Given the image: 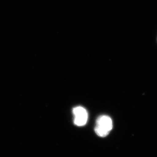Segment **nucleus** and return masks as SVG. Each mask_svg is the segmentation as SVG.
I'll use <instances>...</instances> for the list:
<instances>
[{
	"instance_id": "nucleus-1",
	"label": "nucleus",
	"mask_w": 157,
	"mask_h": 157,
	"mask_svg": "<svg viewBox=\"0 0 157 157\" xmlns=\"http://www.w3.org/2000/svg\"><path fill=\"white\" fill-rule=\"evenodd\" d=\"M112 128L111 118L107 115L101 116L96 121L95 132L100 137H105L108 135Z\"/></svg>"
},
{
	"instance_id": "nucleus-2",
	"label": "nucleus",
	"mask_w": 157,
	"mask_h": 157,
	"mask_svg": "<svg viewBox=\"0 0 157 157\" xmlns=\"http://www.w3.org/2000/svg\"><path fill=\"white\" fill-rule=\"evenodd\" d=\"M73 112L74 115V123L78 126H84L87 121L88 113L83 107L78 106L74 107Z\"/></svg>"
}]
</instances>
